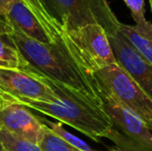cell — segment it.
Returning a JSON list of instances; mask_svg holds the SVG:
<instances>
[{
	"instance_id": "1",
	"label": "cell",
	"mask_w": 152,
	"mask_h": 151,
	"mask_svg": "<svg viewBox=\"0 0 152 151\" xmlns=\"http://www.w3.org/2000/svg\"><path fill=\"white\" fill-rule=\"evenodd\" d=\"M10 37L33 71L52 82L102 104L93 76L87 74L77 62L61 34L51 44L38 42L14 29Z\"/></svg>"
},
{
	"instance_id": "2",
	"label": "cell",
	"mask_w": 152,
	"mask_h": 151,
	"mask_svg": "<svg viewBox=\"0 0 152 151\" xmlns=\"http://www.w3.org/2000/svg\"><path fill=\"white\" fill-rule=\"evenodd\" d=\"M46 80L56 92L54 101L21 99L15 104L25 106L31 111L56 119L62 124L69 125L95 142L108 137L113 126L102 108V104L48 79Z\"/></svg>"
},
{
	"instance_id": "3",
	"label": "cell",
	"mask_w": 152,
	"mask_h": 151,
	"mask_svg": "<svg viewBox=\"0 0 152 151\" xmlns=\"http://www.w3.org/2000/svg\"><path fill=\"white\" fill-rule=\"evenodd\" d=\"M49 12L60 23L63 31H72L96 24L107 35L119 31L120 21L107 0H45Z\"/></svg>"
},
{
	"instance_id": "4",
	"label": "cell",
	"mask_w": 152,
	"mask_h": 151,
	"mask_svg": "<svg viewBox=\"0 0 152 151\" xmlns=\"http://www.w3.org/2000/svg\"><path fill=\"white\" fill-rule=\"evenodd\" d=\"M102 108L108 115L112 131L107 139L123 151H152V131L137 115L98 86Z\"/></svg>"
},
{
	"instance_id": "5",
	"label": "cell",
	"mask_w": 152,
	"mask_h": 151,
	"mask_svg": "<svg viewBox=\"0 0 152 151\" xmlns=\"http://www.w3.org/2000/svg\"><path fill=\"white\" fill-rule=\"evenodd\" d=\"M61 37L77 62L89 75L116 63L108 35L99 25H86L72 31L62 30Z\"/></svg>"
},
{
	"instance_id": "6",
	"label": "cell",
	"mask_w": 152,
	"mask_h": 151,
	"mask_svg": "<svg viewBox=\"0 0 152 151\" xmlns=\"http://www.w3.org/2000/svg\"><path fill=\"white\" fill-rule=\"evenodd\" d=\"M97 86L107 90L118 103L139 117L152 131V99L118 63L93 74Z\"/></svg>"
},
{
	"instance_id": "7",
	"label": "cell",
	"mask_w": 152,
	"mask_h": 151,
	"mask_svg": "<svg viewBox=\"0 0 152 151\" xmlns=\"http://www.w3.org/2000/svg\"><path fill=\"white\" fill-rule=\"evenodd\" d=\"M55 98L53 87L28 64L24 69L0 67V104L21 99L51 101Z\"/></svg>"
},
{
	"instance_id": "8",
	"label": "cell",
	"mask_w": 152,
	"mask_h": 151,
	"mask_svg": "<svg viewBox=\"0 0 152 151\" xmlns=\"http://www.w3.org/2000/svg\"><path fill=\"white\" fill-rule=\"evenodd\" d=\"M108 37L116 62L127 71L128 75L152 99V65L137 52L136 49L121 34L120 30Z\"/></svg>"
},
{
	"instance_id": "9",
	"label": "cell",
	"mask_w": 152,
	"mask_h": 151,
	"mask_svg": "<svg viewBox=\"0 0 152 151\" xmlns=\"http://www.w3.org/2000/svg\"><path fill=\"white\" fill-rule=\"evenodd\" d=\"M44 122L25 106L15 103L0 104V129L34 144L39 142Z\"/></svg>"
},
{
	"instance_id": "10",
	"label": "cell",
	"mask_w": 152,
	"mask_h": 151,
	"mask_svg": "<svg viewBox=\"0 0 152 151\" xmlns=\"http://www.w3.org/2000/svg\"><path fill=\"white\" fill-rule=\"evenodd\" d=\"M5 20L14 30L42 44H51L59 37L53 36L21 0L12 2Z\"/></svg>"
},
{
	"instance_id": "11",
	"label": "cell",
	"mask_w": 152,
	"mask_h": 151,
	"mask_svg": "<svg viewBox=\"0 0 152 151\" xmlns=\"http://www.w3.org/2000/svg\"><path fill=\"white\" fill-rule=\"evenodd\" d=\"M119 30L137 52L152 65V23L139 28L120 22Z\"/></svg>"
},
{
	"instance_id": "12",
	"label": "cell",
	"mask_w": 152,
	"mask_h": 151,
	"mask_svg": "<svg viewBox=\"0 0 152 151\" xmlns=\"http://www.w3.org/2000/svg\"><path fill=\"white\" fill-rule=\"evenodd\" d=\"M27 8L36 17L44 27L55 37L60 36L62 27L56 18L51 15L45 0H21Z\"/></svg>"
},
{
	"instance_id": "13",
	"label": "cell",
	"mask_w": 152,
	"mask_h": 151,
	"mask_svg": "<svg viewBox=\"0 0 152 151\" xmlns=\"http://www.w3.org/2000/svg\"><path fill=\"white\" fill-rule=\"evenodd\" d=\"M27 64L10 34H0V67L24 69Z\"/></svg>"
},
{
	"instance_id": "14",
	"label": "cell",
	"mask_w": 152,
	"mask_h": 151,
	"mask_svg": "<svg viewBox=\"0 0 152 151\" xmlns=\"http://www.w3.org/2000/svg\"><path fill=\"white\" fill-rule=\"evenodd\" d=\"M38 146L42 148V151H81L68 144L63 139H61L54 131H51L49 126H47L45 123L42 126Z\"/></svg>"
},
{
	"instance_id": "15",
	"label": "cell",
	"mask_w": 152,
	"mask_h": 151,
	"mask_svg": "<svg viewBox=\"0 0 152 151\" xmlns=\"http://www.w3.org/2000/svg\"><path fill=\"white\" fill-rule=\"evenodd\" d=\"M0 145L2 151H42L37 144L17 137L4 129H0Z\"/></svg>"
},
{
	"instance_id": "16",
	"label": "cell",
	"mask_w": 152,
	"mask_h": 151,
	"mask_svg": "<svg viewBox=\"0 0 152 151\" xmlns=\"http://www.w3.org/2000/svg\"><path fill=\"white\" fill-rule=\"evenodd\" d=\"M125 5L129 8L136 27H145L149 21L145 17V0H123Z\"/></svg>"
},
{
	"instance_id": "17",
	"label": "cell",
	"mask_w": 152,
	"mask_h": 151,
	"mask_svg": "<svg viewBox=\"0 0 152 151\" xmlns=\"http://www.w3.org/2000/svg\"><path fill=\"white\" fill-rule=\"evenodd\" d=\"M14 1L15 0H0V17L5 19Z\"/></svg>"
},
{
	"instance_id": "18",
	"label": "cell",
	"mask_w": 152,
	"mask_h": 151,
	"mask_svg": "<svg viewBox=\"0 0 152 151\" xmlns=\"http://www.w3.org/2000/svg\"><path fill=\"white\" fill-rule=\"evenodd\" d=\"M12 32V28L6 22V20L0 17V34H10Z\"/></svg>"
},
{
	"instance_id": "19",
	"label": "cell",
	"mask_w": 152,
	"mask_h": 151,
	"mask_svg": "<svg viewBox=\"0 0 152 151\" xmlns=\"http://www.w3.org/2000/svg\"><path fill=\"white\" fill-rule=\"evenodd\" d=\"M113 151H123V150H120V149H118V148H116V147H115L114 149H113Z\"/></svg>"
},
{
	"instance_id": "20",
	"label": "cell",
	"mask_w": 152,
	"mask_h": 151,
	"mask_svg": "<svg viewBox=\"0 0 152 151\" xmlns=\"http://www.w3.org/2000/svg\"><path fill=\"white\" fill-rule=\"evenodd\" d=\"M149 3H150V6H151V10H152V0H149Z\"/></svg>"
},
{
	"instance_id": "21",
	"label": "cell",
	"mask_w": 152,
	"mask_h": 151,
	"mask_svg": "<svg viewBox=\"0 0 152 151\" xmlns=\"http://www.w3.org/2000/svg\"><path fill=\"white\" fill-rule=\"evenodd\" d=\"M0 151H2V147H1V145H0Z\"/></svg>"
}]
</instances>
